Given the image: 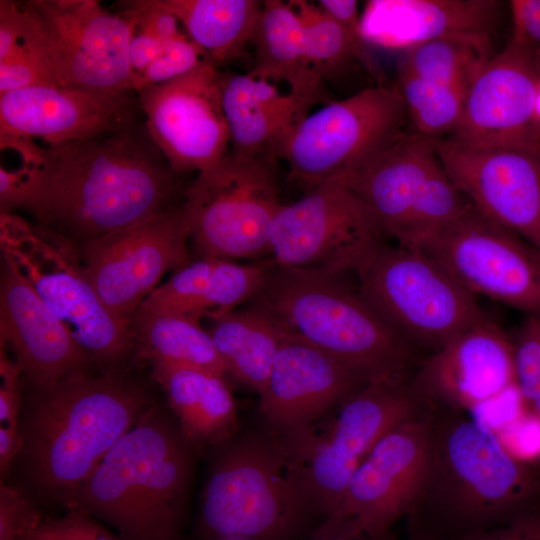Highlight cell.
<instances>
[{"instance_id": "4dcf8cb0", "label": "cell", "mask_w": 540, "mask_h": 540, "mask_svg": "<svg viewBox=\"0 0 540 540\" xmlns=\"http://www.w3.org/2000/svg\"><path fill=\"white\" fill-rule=\"evenodd\" d=\"M180 22L187 36L220 65L241 54L252 36L263 1L158 0Z\"/></svg>"}, {"instance_id": "d6a6232c", "label": "cell", "mask_w": 540, "mask_h": 540, "mask_svg": "<svg viewBox=\"0 0 540 540\" xmlns=\"http://www.w3.org/2000/svg\"><path fill=\"white\" fill-rule=\"evenodd\" d=\"M490 50L464 40H433L404 50L398 69L466 94L491 58Z\"/></svg>"}, {"instance_id": "7dc6e473", "label": "cell", "mask_w": 540, "mask_h": 540, "mask_svg": "<svg viewBox=\"0 0 540 540\" xmlns=\"http://www.w3.org/2000/svg\"><path fill=\"white\" fill-rule=\"evenodd\" d=\"M21 435L19 427L0 426V474L1 481L8 474L11 463L19 456Z\"/></svg>"}, {"instance_id": "6da1fadb", "label": "cell", "mask_w": 540, "mask_h": 540, "mask_svg": "<svg viewBox=\"0 0 540 540\" xmlns=\"http://www.w3.org/2000/svg\"><path fill=\"white\" fill-rule=\"evenodd\" d=\"M19 166L0 168L1 212L24 209L38 226L81 243L120 231L173 207L176 173L145 121L54 145L0 137Z\"/></svg>"}, {"instance_id": "ba28073f", "label": "cell", "mask_w": 540, "mask_h": 540, "mask_svg": "<svg viewBox=\"0 0 540 540\" xmlns=\"http://www.w3.org/2000/svg\"><path fill=\"white\" fill-rule=\"evenodd\" d=\"M429 406L411 377L371 381L311 425L280 437L325 519L376 444Z\"/></svg>"}, {"instance_id": "44dd1931", "label": "cell", "mask_w": 540, "mask_h": 540, "mask_svg": "<svg viewBox=\"0 0 540 540\" xmlns=\"http://www.w3.org/2000/svg\"><path fill=\"white\" fill-rule=\"evenodd\" d=\"M411 383L440 408L473 411L499 400L516 387L510 336L488 318L433 351Z\"/></svg>"}, {"instance_id": "ab89813d", "label": "cell", "mask_w": 540, "mask_h": 540, "mask_svg": "<svg viewBox=\"0 0 540 540\" xmlns=\"http://www.w3.org/2000/svg\"><path fill=\"white\" fill-rule=\"evenodd\" d=\"M510 8L511 40L530 57L540 75V0H513Z\"/></svg>"}, {"instance_id": "30bf717a", "label": "cell", "mask_w": 540, "mask_h": 540, "mask_svg": "<svg viewBox=\"0 0 540 540\" xmlns=\"http://www.w3.org/2000/svg\"><path fill=\"white\" fill-rule=\"evenodd\" d=\"M356 276L363 298L414 348L435 351L489 318L477 296L417 248L385 243Z\"/></svg>"}, {"instance_id": "7c38bea8", "label": "cell", "mask_w": 540, "mask_h": 540, "mask_svg": "<svg viewBox=\"0 0 540 540\" xmlns=\"http://www.w3.org/2000/svg\"><path fill=\"white\" fill-rule=\"evenodd\" d=\"M388 235L372 209L331 181L282 204L270 228L271 265L355 275Z\"/></svg>"}, {"instance_id": "603a6c76", "label": "cell", "mask_w": 540, "mask_h": 540, "mask_svg": "<svg viewBox=\"0 0 540 540\" xmlns=\"http://www.w3.org/2000/svg\"><path fill=\"white\" fill-rule=\"evenodd\" d=\"M137 93L97 96L56 85L0 95V137L44 145L92 138L144 122Z\"/></svg>"}, {"instance_id": "4fadbf2b", "label": "cell", "mask_w": 540, "mask_h": 540, "mask_svg": "<svg viewBox=\"0 0 540 540\" xmlns=\"http://www.w3.org/2000/svg\"><path fill=\"white\" fill-rule=\"evenodd\" d=\"M408 115L397 87L376 85L307 115L281 159L307 191L334 181L404 130Z\"/></svg>"}, {"instance_id": "83f0119b", "label": "cell", "mask_w": 540, "mask_h": 540, "mask_svg": "<svg viewBox=\"0 0 540 540\" xmlns=\"http://www.w3.org/2000/svg\"><path fill=\"white\" fill-rule=\"evenodd\" d=\"M151 365L153 378L166 393L178 427L194 452L220 448L237 436V409L223 376L182 364Z\"/></svg>"}, {"instance_id": "74e56055", "label": "cell", "mask_w": 540, "mask_h": 540, "mask_svg": "<svg viewBox=\"0 0 540 540\" xmlns=\"http://www.w3.org/2000/svg\"><path fill=\"white\" fill-rule=\"evenodd\" d=\"M40 518L20 491L1 483L0 540H24Z\"/></svg>"}, {"instance_id": "7bdbcfd3", "label": "cell", "mask_w": 540, "mask_h": 540, "mask_svg": "<svg viewBox=\"0 0 540 540\" xmlns=\"http://www.w3.org/2000/svg\"><path fill=\"white\" fill-rule=\"evenodd\" d=\"M162 49L163 44L158 38L134 25L129 44V63L134 91L137 83L159 56Z\"/></svg>"}, {"instance_id": "c3c4849f", "label": "cell", "mask_w": 540, "mask_h": 540, "mask_svg": "<svg viewBox=\"0 0 540 540\" xmlns=\"http://www.w3.org/2000/svg\"><path fill=\"white\" fill-rule=\"evenodd\" d=\"M24 540H69L54 524L53 519L41 517Z\"/></svg>"}, {"instance_id": "8fae6325", "label": "cell", "mask_w": 540, "mask_h": 540, "mask_svg": "<svg viewBox=\"0 0 540 540\" xmlns=\"http://www.w3.org/2000/svg\"><path fill=\"white\" fill-rule=\"evenodd\" d=\"M276 164L229 152L197 174L181 205L200 257L229 260L270 253V228L283 204Z\"/></svg>"}, {"instance_id": "9c48e42d", "label": "cell", "mask_w": 540, "mask_h": 540, "mask_svg": "<svg viewBox=\"0 0 540 540\" xmlns=\"http://www.w3.org/2000/svg\"><path fill=\"white\" fill-rule=\"evenodd\" d=\"M2 253L9 256L90 359L113 372L136 351L130 323L103 303L85 273L75 242L1 212Z\"/></svg>"}, {"instance_id": "4316f807", "label": "cell", "mask_w": 540, "mask_h": 540, "mask_svg": "<svg viewBox=\"0 0 540 540\" xmlns=\"http://www.w3.org/2000/svg\"><path fill=\"white\" fill-rule=\"evenodd\" d=\"M269 263L243 265L213 256H201L173 272L136 310L174 313L198 318L234 310L261 288Z\"/></svg>"}, {"instance_id": "f1b7e54d", "label": "cell", "mask_w": 540, "mask_h": 540, "mask_svg": "<svg viewBox=\"0 0 540 540\" xmlns=\"http://www.w3.org/2000/svg\"><path fill=\"white\" fill-rule=\"evenodd\" d=\"M251 44L252 73L285 84L314 105L323 98V81L310 67L302 23L290 2L263 1Z\"/></svg>"}, {"instance_id": "7402d4cb", "label": "cell", "mask_w": 540, "mask_h": 540, "mask_svg": "<svg viewBox=\"0 0 540 540\" xmlns=\"http://www.w3.org/2000/svg\"><path fill=\"white\" fill-rule=\"evenodd\" d=\"M368 382L353 368L290 331L259 396L265 427L279 437L300 431Z\"/></svg>"}, {"instance_id": "52a82bcc", "label": "cell", "mask_w": 540, "mask_h": 540, "mask_svg": "<svg viewBox=\"0 0 540 540\" xmlns=\"http://www.w3.org/2000/svg\"><path fill=\"white\" fill-rule=\"evenodd\" d=\"M23 46L57 86L97 96L130 91L135 20L95 0L18 1Z\"/></svg>"}, {"instance_id": "d4e9b609", "label": "cell", "mask_w": 540, "mask_h": 540, "mask_svg": "<svg viewBox=\"0 0 540 540\" xmlns=\"http://www.w3.org/2000/svg\"><path fill=\"white\" fill-rule=\"evenodd\" d=\"M502 3L496 0H374L361 15L369 44L406 50L439 39L469 41L491 49Z\"/></svg>"}, {"instance_id": "277c9868", "label": "cell", "mask_w": 540, "mask_h": 540, "mask_svg": "<svg viewBox=\"0 0 540 540\" xmlns=\"http://www.w3.org/2000/svg\"><path fill=\"white\" fill-rule=\"evenodd\" d=\"M193 453L153 404L63 503L105 520L123 540H178Z\"/></svg>"}, {"instance_id": "484cf974", "label": "cell", "mask_w": 540, "mask_h": 540, "mask_svg": "<svg viewBox=\"0 0 540 540\" xmlns=\"http://www.w3.org/2000/svg\"><path fill=\"white\" fill-rule=\"evenodd\" d=\"M252 72L222 73L221 95L232 155L277 162L314 104Z\"/></svg>"}, {"instance_id": "836d02e7", "label": "cell", "mask_w": 540, "mask_h": 540, "mask_svg": "<svg viewBox=\"0 0 540 540\" xmlns=\"http://www.w3.org/2000/svg\"><path fill=\"white\" fill-rule=\"evenodd\" d=\"M289 2L302 23L310 67L322 81L340 73L354 60L370 63L366 42L335 22L318 4Z\"/></svg>"}, {"instance_id": "cb8c5ba5", "label": "cell", "mask_w": 540, "mask_h": 540, "mask_svg": "<svg viewBox=\"0 0 540 540\" xmlns=\"http://www.w3.org/2000/svg\"><path fill=\"white\" fill-rule=\"evenodd\" d=\"M0 283V344L34 388L86 371L90 357L45 305L14 261L3 254Z\"/></svg>"}, {"instance_id": "7a4b0ae2", "label": "cell", "mask_w": 540, "mask_h": 540, "mask_svg": "<svg viewBox=\"0 0 540 540\" xmlns=\"http://www.w3.org/2000/svg\"><path fill=\"white\" fill-rule=\"evenodd\" d=\"M434 407V406H433ZM540 510V466L513 455L463 412L434 407L425 476L407 516L412 530L460 540Z\"/></svg>"}, {"instance_id": "b9f144b4", "label": "cell", "mask_w": 540, "mask_h": 540, "mask_svg": "<svg viewBox=\"0 0 540 540\" xmlns=\"http://www.w3.org/2000/svg\"><path fill=\"white\" fill-rule=\"evenodd\" d=\"M460 540H540V510L525 513L505 524Z\"/></svg>"}, {"instance_id": "f546056e", "label": "cell", "mask_w": 540, "mask_h": 540, "mask_svg": "<svg viewBox=\"0 0 540 540\" xmlns=\"http://www.w3.org/2000/svg\"><path fill=\"white\" fill-rule=\"evenodd\" d=\"M208 318L212 325L209 333L227 374L260 396L290 329L255 305L246 310L213 314Z\"/></svg>"}, {"instance_id": "bcb514c9", "label": "cell", "mask_w": 540, "mask_h": 540, "mask_svg": "<svg viewBox=\"0 0 540 540\" xmlns=\"http://www.w3.org/2000/svg\"><path fill=\"white\" fill-rule=\"evenodd\" d=\"M304 540H375L365 534L353 531L345 523L335 519H325ZM391 540V539H389Z\"/></svg>"}, {"instance_id": "ee69618b", "label": "cell", "mask_w": 540, "mask_h": 540, "mask_svg": "<svg viewBox=\"0 0 540 540\" xmlns=\"http://www.w3.org/2000/svg\"><path fill=\"white\" fill-rule=\"evenodd\" d=\"M53 522L69 540H119L92 516L79 510L69 509L64 517Z\"/></svg>"}, {"instance_id": "e575fe53", "label": "cell", "mask_w": 540, "mask_h": 540, "mask_svg": "<svg viewBox=\"0 0 540 540\" xmlns=\"http://www.w3.org/2000/svg\"><path fill=\"white\" fill-rule=\"evenodd\" d=\"M396 87L405 103L413 132L438 140L455 131L462 116L465 93L400 69Z\"/></svg>"}, {"instance_id": "ffe728a7", "label": "cell", "mask_w": 540, "mask_h": 540, "mask_svg": "<svg viewBox=\"0 0 540 540\" xmlns=\"http://www.w3.org/2000/svg\"><path fill=\"white\" fill-rule=\"evenodd\" d=\"M539 81L530 57L510 39L471 84L460 122L447 139L472 149H540L535 117Z\"/></svg>"}, {"instance_id": "f35d334b", "label": "cell", "mask_w": 540, "mask_h": 540, "mask_svg": "<svg viewBox=\"0 0 540 540\" xmlns=\"http://www.w3.org/2000/svg\"><path fill=\"white\" fill-rule=\"evenodd\" d=\"M38 85L55 84L43 66L23 46L0 59V95Z\"/></svg>"}, {"instance_id": "5bb4252c", "label": "cell", "mask_w": 540, "mask_h": 540, "mask_svg": "<svg viewBox=\"0 0 540 540\" xmlns=\"http://www.w3.org/2000/svg\"><path fill=\"white\" fill-rule=\"evenodd\" d=\"M334 181L367 204L398 245L415 248L440 216L449 180L433 141L403 130Z\"/></svg>"}, {"instance_id": "ac0fdd59", "label": "cell", "mask_w": 540, "mask_h": 540, "mask_svg": "<svg viewBox=\"0 0 540 540\" xmlns=\"http://www.w3.org/2000/svg\"><path fill=\"white\" fill-rule=\"evenodd\" d=\"M222 72L209 61L137 93L147 130L172 170L197 174L222 160L230 136Z\"/></svg>"}, {"instance_id": "f6af8a7d", "label": "cell", "mask_w": 540, "mask_h": 540, "mask_svg": "<svg viewBox=\"0 0 540 540\" xmlns=\"http://www.w3.org/2000/svg\"><path fill=\"white\" fill-rule=\"evenodd\" d=\"M318 5L335 22L352 34L362 37L361 15L355 0H320ZM364 40V39H363Z\"/></svg>"}, {"instance_id": "2e32d148", "label": "cell", "mask_w": 540, "mask_h": 540, "mask_svg": "<svg viewBox=\"0 0 540 540\" xmlns=\"http://www.w3.org/2000/svg\"><path fill=\"white\" fill-rule=\"evenodd\" d=\"M189 229L182 205L117 232L81 243L91 285L118 318L130 322L169 271L189 262Z\"/></svg>"}, {"instance_id": "3957f363", "label": "cell", "mask_w": 540, "mask_h": 540, "mask_svg": "<svg viewBox=\"0 0 540 540\" xmlns=\"http://www.w3.org/2000/svg\"><path fill=\"white\" fill-rule=\"evenodd\" d=\"M19 423L32 484L62 503L153 405L138 384L86 371L35 388Z\"/></svg>"}, {"instance_id": "d590c367", "label": "cell", "mask_w": 540, "mask_h": 540, "mask_svg": "<svg viewBox=\"0 0 540 540\" xmlns=\"http://www.w3.org/2000/svg\"><path fill=\"white\" fill-rule=\"evenodd\" d=\"M510 339L521 401L540 418V317L526 316Z\"/></svg>"}, {"instance_id": "9a60e30c", "label": "cell", "mask_w": 540, "mask_h": 540, "mask_svg": "<svg viewBox=\"0 0 540 540\" xmlns=\"http://www.w3.org/2000/svg\"><path fill=\"white\" fill-rule=\"evenodd\" d=\"M417 249L475 296L540 317V251L473 205Z\"/></svg>"}, {"instance_id": "60d3db41", "label": "cell", "mask_w": 540, "mask_h": 540, "mask_svg": "<svg viewBox=\"0 0 540 540\" xmlns=\"http://www.w3.org/2000/svg\"><path fill=\"white\" fill-rule=\"evenodd\" d=\"M21 367L0 344V426L19 427L21 411Z\"/></svg>"}, {"instance_id": "d6986e66", "label": "cell", "mask_w": 540, "mask_h": 540, "mask_svg": "<svg viewBox=\"0 0 540 540\" xmlns=\"http://www.w3.org/2000/svg\"><path fill=\"white\" fill-rule=\"evenodd\" d=\"M444 169L484 216L540 251V149H472L432 140Z\"/></svg>"}, {"instance_id": "8992f818", "label": "cell", "mask_w": 540, "mask_h": 540, "mask_svg": "<svg viewBox=\"0 0 540 540\" xmlns=\"http://www.w3.org/2000/svg\"><path fill=\"white\" fill-rule=\"evenodd\" d=\"M337 275L322 270L280 268L269 262L251 299L290 331L329 353L369 382L410 378L415 351L395 329Z\"/></svg>"}, {"instance_id": "8d00e7d4", "label": "cell", "mask_w": 540, "mask_h": 540, "mask_svg": "<svg viewBox=\"0 0 540 540\" xmlns=\"http://www.w3.org/2000/svg\"><path fill=\"white\" fill-rule=\"evenodd\" d=\"M206 61L205 53L184 33L163 45L159 56L137 83L135 92L180 77Z\"/></svg>"}, {"instance_id": "5b68a950", "label": "cell", "mask_w": 540, "mask_h": 540, "mask_svg": "<svg viewBox=\"0 0 540 540\" xmlns=\"http://www.w3.org/2000/svg\"><path fill=\"white\" fill-rule=\"evenodd\" d=\"M324 519L286 445L269 429L219 448L201 497L204 540H299Z\"/></svg>"}, {"instance_id": "f907efd6", "label": "cell", "mask_w": 540, "mask_h": 540, "mask_svg": "<svg viewBox=\"0 0 540 540\" xmlns=\"http://www.w3.org/2000/svg\"><path fill=\"white\" fill-rule=\"evenodd\" d=\"M535 117L540 126V81L538 84L536 101H535Z\"/></svg>"}, {"instance_id": "e0dca14e", "label": "cell", "mask_w": 540, "mask_h": 540, "mask_svg": "<svg viewBox=\"0 0 540 540\" xmlns=\"http://www.w3.org/2000/svg\"><path fill=\"white\" fill-rule=\"evenodd\" d=\"M434 407L386 434L354 473L335 519L375 540H389L392 525L412 511L427 467Z\"/></svg>"}, {"instance_id": "681fc988", "label": "cell", "mask_w": 540, "mask_h": 540, "mask_svg": "<svg viewBox=\"0 0 540 540\" xmlns=\"http://www.w3.org/2000/svg\"><path fill=\"white\" fill-rule=\"evenodd\" d=\"M409 540H441L423 531L411 530Z\"/></svg>"}, {"instance_id": "1f68e13d", "label": "cell", "mask_w": 540, "mask_h": 540, "mask_svg": "<svg viewBox=\"0 0 540 540\" xmlns=\"http://www.w3.org/2000/svg\"><path fill=\"white\" fill-rule=\"evenodd\" d=\"M199 320L192 315L136 311L129 323L139 357L151 364H182L224 377L223 360Z\"/></svg>"}]
</instances>
